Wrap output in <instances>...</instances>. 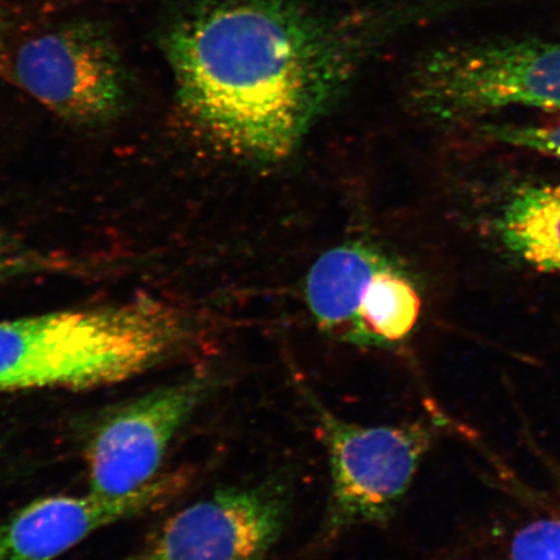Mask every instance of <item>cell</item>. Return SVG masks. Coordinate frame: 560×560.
<instances>
[{
	"label": "cell",
	"instance_id": "1",
	"mask_svg": "<svg viewBox=\"0 0 560 560\" xmlns=\"http://www.w3.org/2000/svg\"><path fill=\"white\" fill-rule=\"evenodd\" d=\"M165 44L188 118L257 163L295 152L361 52L345 25L299 0H206Z\"/></svg>",
	"mask_w": 560,
	"mask_h": 560
},
{
	"label": "cell",
	"instance_id": "2",
	"mask_svg": "<svg viewBox=\"0 0 560 560\" xmlns=\"http://www.w3.org/2000/svg\"><path fill=\"white\" fill-rule=\"evenodd\" d=\"M190 339L184 315L147 299L0 320V392L121 383L170 361Z\"/></svg>",
	"mask_w": 560,
	"mask_h": 560
},
{
	"label": "cell",
	"instance_id": "3",
	"mask_svg": "<svg viewBox=\"0 0 560 560\" xmlns=\"http://www.w3.org/2000/svg\"><path fill=\"white\" fill-rule=\"evenodd\" d=\"M427 114L467 120L511 107L560 110V44L485 42L439 48L412 80Z\"/></svg>",
	"mask_w": 560,
	"mask_h": 560
},
{
	"label": "cell",
	"instance_id": "4",
	"mask_svg": "<svg viewBox=\"0 0 560 560\" xmlns=\"http://www.w3.org/2000/svg\"><path fill=\"white\" fill-rule=\"evenodd\" d=\"M330 464V534L387 521L410 489L432 444L424 423L361 425L334 415L310 396Z\"/></svg>",
	"mask_w": 560,
	"mask_h": 560
},
{
	"label": "cell",
	"instance_id": "5",
	"mask_svg": "<svg viewBox=\"0 0 560 560\" xmlns=\"http://www.w3.org/2000/svg\"><path fill=\"white\" fill-rule=\"evenodd\" d=\"M13 74L21 88L68 121L114 120L128 100V81L114 42L93 24L42 34L20 48Z\"/></svg>",
	"mask_w": 560,
	"mask_h": 560
},
{
	"label": "cell",
	"instance_id": "6",
	"mask_svg": "<svg viewBox=\"0 0 560 560\" xmlns=\"http://www.w3.org/2000/svg\"><path fill=\"white\" fill-rule=\"evenodd\" d=\"M291 500L279 479L217 490L170 517L124 560H264L283 534Z\"/></svg>",
	"mask_w": 560,
	"mask_h": 560
},
{
	"label": "cell",
	"instance_id": "7",
	"mask_svg": "<svg viewBox=\"0 0 560 560\" xmlns=\"http://www.w3.org/2000/svg\"><path fill=\"white\" fill-rule=\"evenodd\" d=\"M213 387L208 376H192L112 412L88 447L90 492L120 497L155 480L167 447Z\"/></svg>",
	"mask_w": 560,
	"mask_h": 560
},
{
	"label": "cell",
	"instance_id": "8",
	"mask_svg": "<svg viewBox=\"0 0 560 560\" xmlns=\"http://www.w3.org/2000/svg\"><path fill=\"white\" fill-rule=\"evenodd\" d=\"M188 479L174 471L126 495L89 492L34 501L0 524V560H54L107 525L166 505Z\"/></svg>",
	"mask_w": 560,
	"mask_h": 560
},
{
	"label": "cell",
	"instance_id": "9",
	"mask_svg": "<svg viewBox=\"0 0 560 560\" xmlns=\"http://www.w3.org/2000/svg\"><path fill=\"white\" fill-rule=\"evenodd\" d=\"M387 257L363 243H345L325 252L305 279L307 307L320 330L366 347L360 311L368 287Z\"/></svg>",
	"mask_w": 560,
	"mask_h": 560
},
{
	"label": "cell",
	"instance_id": "10",
	"mask_svg": "<svg viewBox=\"0 0 560 560\" xmlns=\"http://www.w3.org/2000/svg\"><path fill=\"white\" fill-rule=\"evenodd\" d=\"M494 229L511 255L537 271L560 276V185L515 188Z\"/></svg>",
	"mask_w": 560,
	"mask_h": 560
},
{
	"label": "cell",
	"instance_id": "11",
	"mask_svg": "<svg viewBox=\"0 0 560 560\" xmlns=\"http://www.w3.org/2000/svg\"><path fill=\"white\" fill-rule=\"evenodd\" d=\"M420 307L422 300L415 280L387 258L371 279L361 305L366 347L402 342L415 330Z\"/></svg>",
	"mask_w": 560,
	"mask_h": 560
},
{
	"label": "cell",
	"instance_id": "12",
	"mask_svg": "<svg viewBox=\"0 0 560 560\" xmlns=\"http://www.w3.org/2000/svg\"><path fill=\"white\" fill-rule=\"evenodd\" d=\"M509 560H560V510L536 517L510 538Z\"/></svg>",
	"mask_w": 560,
	"mask_h": 560
},
{
	"label": "cell",
	"instance_id": "13",
	"mask_svg": "<svg viewBox=\"0 0 560 560\" xmlns=\"http://www.w3.org/2000/svg\"><path fill=\"white\" fill-rule=\"evenodd\" d=\"M481 136L497 143L560 159V124L557 126L488 125L481 130Z\"/></svg>",
	"mask_w": 560,
	"mask_h": 560
},
{
	"label": "cell",
	"instance_id": "14",
	"mask_svg": "<svg viewBox=\"0 0 560 560\" xmlns=\"http://www.w3.org/2000/svg\"><path fill=\"white\" fill-rule=\"evenodd\" d=\"M65 269L59 258L47 257L26 247L9 231L0 228V280Z\"/></svg>",
	"mask_w": 560,
	"mask_h": 560
},
{
	"label": "cell",
	"instance_id": "15",
	"mask_svg": "<svg viewBox=\"0 0 560 560\" xmlns=\"http://www.w3.org/2000/svg\"><path fill=\"white\" fill-rule=\"evenodd\" d=\"M10 74L9 58H7L5 48L3 45L2 37H0V77H7Z\"/></svg>",
	"mask_w": 560,
	"mask_h": 560
}]
</instances>
